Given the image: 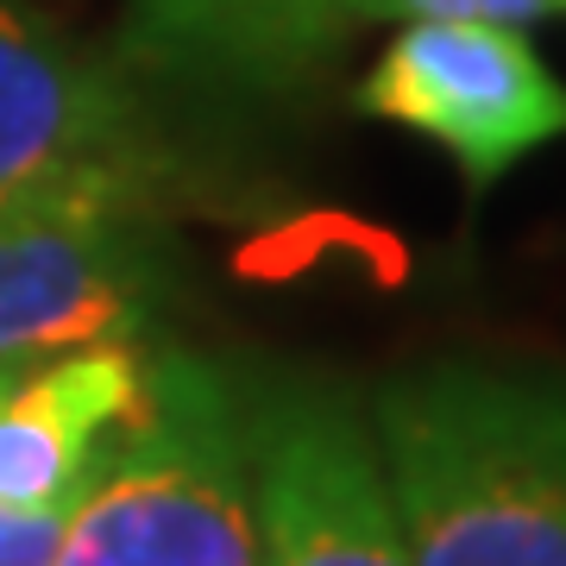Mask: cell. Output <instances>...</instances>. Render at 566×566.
<instances>
[{
  "mask_svg": "<svg viewBox=\"0 0 566 566\" xmlns=\"http://www.w3.org/2000/svg\"><path fill=\"white\" fill-rule=\"evenodd\" d=\"M409 566H566V390L528 371L428 365L371 416Z\"/></svg>",
  "mask_w": 566,
  "mask_h": 566,
  "instance_id": "cell-1",
  "label": "cell"
},
{
  "mask_svg": "<svg viewBox=\"0 0 566 566\" xmlns=\"http://www.w3.org/2000/svg\"><path fill=\"white\" fill-rule=\"evenodd\" d=\"M51 566H259L252 403L196 353L145 365V403L76 497Z\"/></svg>",
  "mask_w": 566,
  "mask_h": 566,
  "instance_id": "cell-2",
  "label": "cell"
},
{
  "mask_svg": "<svg viewBox=\"0 0 566 566\" xmlns=\"http://www.w3.org/2000/svg\"><path fill=\"white\" fill-rule=\"evenodd\" d=\"M151 189L158 151L126 82L20 0H0V214L39 202L151 208Z\"/></svg>",
  "mask_w": 566,
  "mask_h": 566,
  "instance_id": "cell-3",
  "label": "cell"
},
{
  "mask_svg": "<svg viewBox=\"0 0 566 566\" xmlns=\"http://www.w3.org/2000/svg\"><path fill=\"white\" fill-rule=\"evenodd\" d=\"M245 403L259 566H409L378 434L340 390L277 385Z\"/></svg>",
  "mask_w": 566,
  "mask_h": 566,
  "instance_id": "cell-4",
  "label": "cell"
},
{
  "mask_svg": "<svg viewBox=\"0 0 566 566\" xmlns=\"http://www.w3.org/2000/svg\"><path fill=\"white\" fill-rule=\"evenodd\" d=\"M359 107L447 145L479 189L566 133V82L547 76L516 25L485 20L409 25L365 76Z\"/></svg>",
  "mask_w": 566,
  "mask_h": 566,
  "instance_id": "cell-5",
  "label": "cell"
},
{
  "mask_svg": "<svg viewBox=\"0 0 566 566\" xmlns=\"http://www.w3.org/2000/svg\"><path fill=\"white\" fill-rule=\"evenodd\" d=\"M151 208L39 202L0 214V359L126 340L151 303Z\"/></svg>",
  "mask_w": 566,
  "mask_h": 566,
  "instance_id": "cell-6",
  "label": "cell"
},
{
  "mask_svg": "<svg viewBox=\"0 0 566 566\" xmlns=\"http://www.w3.org/2000/svg\"><path fill=\"white\" fill-rule=\"evenodd\" d=\"M139 403L145 359L126 340L0 359V510L70 516Z\"/></svg>",
  "mask_w": 566,
  "mask_h": 566,
  "instance_id": "cell-7",
  "label": "cell"
},
{
  "mask_svg": "<svg viewBox=\"0 0 566 566\" xmlns=\"http://www.w3.org/2000/svg\"><path fill=\"white\" fill-rule=\"evenodd\" d=\"M346 0H139L133 51L170 70L290 76L340 39Z\"/></svg>",
  "mask_w": 566,
  "mask_h": 566,
  "instance_id": "cell-8",
  "label": "cell"
},
{
  "mask_svg": "<svg viewBox=\"0 0 566 566\" xmlns=\"http://www.w3.org/2000/svg\"><path fill=\"white\" fill-rule=\"evenodd\" d=\"M554 0H346L353 20H409V25H453V20H485V25H528L542 20Z\"/></svg>",
  "mask_w": 566,
  "mask_h": 566,
  "instance_id": "cell-9",
  "label": "cell"
},
{
  "mask_svg": "<svg viewBox=\"0 0 566 566\" xmlns=\"http://www.w3.org/2000/svg\"><path fill=\"white\" fill-rule=\"evenodd\" d=\"M70 516H20L0 510V566H51Z\"/></svg>",
  "mask_w": 566,
  "mask_h": 566,
  "instance_id": "cell-10",
  "label": "cell"
},
{
  "mask_svg": "<svg viewBox=\"0 0 566 566\" xmlns=\"http://www.w3.org/2000/svg\"><path fill=\"white\" fill-rule=\"evenodd\" d=\"M554 7H566V0H554Z\"/></svg>",
  "mask_w": 566,
  "mask_h": 566,
  "instance_id": "cell-11",
  "label": "cell"
}]
</instances>
